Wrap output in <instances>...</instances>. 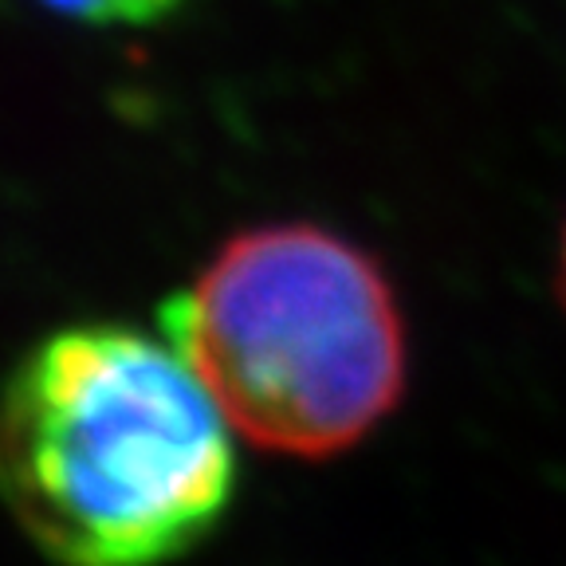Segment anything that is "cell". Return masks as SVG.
<instances>
[{
  "instance_id": "cell-4",
  "label": "cell",
  "mask_w": 566,
  "mask_h": 566,
  "mask_svg": "<svg viewBox=\"0 0 566 566\" xmlns=\"http://www.w3.org/2000/svg\"><path fill=\"white\" fill-rule=\"evenodd\" d=\"M186 0H118V9H123V24L130 28H150L161 24L166 17H174Z\"/></svg>"
},
{
  "instance_id": "cell-1",
  "label": "cell",
  "mask_w": 566,
  "mask_h": 566,
  "mask_svg": "<svg viewBox=\"0 0 566 566\" xmlns=\"http://www.w3.org/2000/svg\"><path fill=\"white\" fill-rule=\"evenodd\" d=\"M229 429L174 346L123 323L63 327L0 398V504L60 566H161L229 512Z\"/></svg>"
},
{
  "instance_id": "cell-5",
  "label": "cell",
  "mask_w": 566,
  "mask_h": 566,
  "mask_svg": "<svg viewBox=\"0 0 566 566\" xmlns=\"http://www.w3.org/2000/svg\"><path fill=\"white\" fill-rule=\"evenodd\" d=\"M558 292H563L566 303V229H563V252H558Z\"/></svg>"
},
{
  "instance_id": "cell-2",
  "label": "cell",
  "mask_w": 566,
  "mask_h": 566,
  "mask_svg": "<svg viewBox=\"0 0 566 566\" xmlns=\"http://www.w3.org/2000/svg\"><path fill=\"white\" fill-rule=\"evenodd\" d=\"M158 315L232 429L268 452H346L406 389L394 283L366 248L318 224L237 232Z\"/></svg>"
},
{
  "instance_id": "cell-3",
  "label": "cell",
  "mask_w": 566,
  "mask_h": 566,
  "mask_svg": "<svg viewBox=\"0 0 566 566\" xmlns=\"http://www.w3.org/2000/svg\"><path fill=\"white\" fill-rule=\"evenodd\" d=\"M44 9L60 12L67 20H80V24H123V9H118V0H40Z\"/></svg>"
}]
</instances>
